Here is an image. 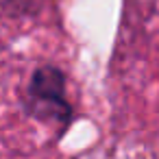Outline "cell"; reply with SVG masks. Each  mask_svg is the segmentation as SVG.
<instances>
[{"mask_svg": "<svg viewBox=\"0 0 159 159\" xmlns=\"http://www.w3.org/2000/svg\"><path fill=\"white\" fill-rule=\"evenodd\" d=\"M29 105H31L33 113L42 120H52V122L70 120L63 76L59 70L42 68L35 72V76L29 85Z\"/></svg>", "mask_w": 159, "mask_h": 159, "instance_id": "cell-1", "label": "cell"}]
</instances>
